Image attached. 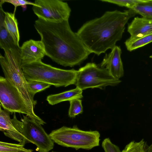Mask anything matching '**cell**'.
I'll return each instance as SVG.
<instances>
[{"label": "cell", "instance_id": "obj_1", "mask_svg": "<svg viewBox=\"0 0 152 152\" xmlns=\"http://www.w3.org/2000/svg\"><path fill=\"white\" fill-rule=\"evenodd\" d=\"M34 26L44 46L46 56L59 64L79 65L91 53L72 30L69 20L52 22L38 18Z\"/></svg>", "mask_w": 152, "mask_h": 152}, {"label": "cell", "instance_id": "obj_2", "mask_svg": "<svg viewBox=\"0 0 152 152\" xmlns=\"http://www.w3.org/2000/svg\"><path fill=\"white\" fill-rule=\"evenodd\" d=\"M137 14L131 9L107 11L85 23L76 33L88 50L99 56L113 49L120 40L129 20Z\"/></svg>", "mask_w": 152, "mask_h": 152}, {"label": "cell", "instance_id": "obj_3", "mask_svg": "<svg viewBox=\"0 0 152 152\" xmlns=\"http://www.w3.org/2000/svg\"><path fill=\"white\" fill-rule=\"evenodd\" d=\"M0 55V63L5 77L18 90L32 114L37 116L34 109L37 103L30 94L22 67L20 49L4 50Z\"/></svg>", "mask_w": 152, "mask_h": 152}, {"label": "cell", "instance_id": "obj_4", "mask_svg": "<svg viewBox=\"0 0 152 152\" xmlns=\"http://www.w3.org/2000/svg\"><path fill=\"white\" fill-rule=\"evenodd\" d=\"M22 67L27 81H41L57 87L74 84L77 72L73 69L65 70L55 67L42 61L22 64Z\"/></svg>", "mask_w": 152, "mask_h": 152}, {"label": "cell", "instance_id": "obj_5", "mask_svg": "<svg viewBox=\"0 0 152 152\" xmlns=\"http://www.w3.org/2000/svg\"><path fill=\"white\" fill-rule=\"evenodd\" d=\"M49 135L56 143L76 150H90L99 145L100 134L97 131H84L77 126H63L52 131Z\"/></svg>", "mask_w": 152, "mask_h": 152}, {"label": "cell", "instance_id": "obj_6", "mask_svg": "<svg viewBox=\"0 0 152 152\" xmlns=\"http://www.w3.org/2000/svg\"><path fill=\"white\" fill-rule=\"evenodd\" d=\"M121 81L106 68L88 63L77 70L74 84L82 90L89 88L102 89L108 86H116Z\"/></svg>", "mask_w": 152, "mask_h": 152}, {"label": "cell", "instance_id": "obj_7", "mask_svg": "<svg viewBox=\"0 0 152 152\" xmlns=\"http://www.w3.org/2000/svg\"><path fill=\"white\" fill-rule=\"evenodd\" d=\"M21 121L16 119L15 126L25 138L26 143L35 145L39 152H49L53 149L54 142L41 124L26 115H23Z\"/></svg>", "mask_w": 152, "mask_h": 152}, {"label": "cell", "instance_id": "obj_8", "mask_svg": "<svg viewBox=\"0 0 152 152\" xmlns=\"http://www.w3.org/2000/svg\"><path fill=\"white\" fill-rule=\"evenodd\" d=\"M0 106L10 113L24 114L41 124L46 123L33 115L26 105L18 89L5 77H0Z\"/></svg>", "mask_w": 152, "mask_h": 152}, {"label": "cell", "instance_id": "obj_9", "mask_svg": "<svg viewBox=\"0 0 152 152\" xmlns=\"http://www.w3.org/2000/svg\"><path fill=\"white\" fill-rule=\"evenodd\" d=\"M33 6L38 17L52 22L69 20L71 11L67 2L60 0H35Z\"/></svg>", "mask_w": 152, "mask_h": 152}, {"label": "cell", "instance_id": "obj_10", "mask_svg": "<svg viewBox=\"0 0 152 152\" xmlns=\"http://www.w3.org/2000/svg\"><path fill=\"white\" fill-rule=\"evenodd\" d=\"M22 64H28L42 61L46 56L44 44L40 40L30 39L25 41L20 47Z\"/></svg>", "mask_w": 152, "mask_h": 152}, {"label": "cell", "instance_id": "obj_11", "mask_svg": "<svg viewBox=\"0 0 152 152\" xmlns=\"http://www.w3.org/2000/svg\"><path fill=\"white\" fill-rule=\"evenodd\" d=\"M108 54H106L100 66L106 68L115 78L119 79L124 75L121 58L122 51L120 46L116 45Z\"/></svg>", "mask_w": 152, "mask_h": 152}, {"label": "cell", "instance_id": "obj_12", "mask_svg": "<svg viewBox=\"0 0 152 152\" xmlns=\"http://www.w3.org/2000/svg\"><path fill=\"white\" fill-rule=\"evenodd\" d=\"M0 107V131L6 136L17 141L24 146L25 140L22 134L16 128L13 119H11L10 112L2 110Z\"/></svg>", "mask_w": 152, "mask_h": 152}, {"label": "cell", "instance_id": "obj_13", "mask_svg": "<svg viewBox=\"0 0 152 152\" xmlns=\"http://www.w3.org/2000/svg\"><path fill=\"white\" fill-rule=\"evenodd\" d=\"M127 31L132 38H138L152 33V20L136 17L129 23Z\"/></svg>", "mask_w": 152, "mask_h": 152}, {"label": "cell", "instance_id": "obj_14", "mask_svg": "<svg viewBox=\"0 0 152 152\" xmlns=\"http://www.w3.org/2000/svg\"><path fill=\"white\" fill-rule=\"evenodd\" d=\"M0 47L4 50H19L20 47L15 43L7 29L4 23V14L2 5L0 4Z\"/></svg>", "mask_w": 152, "mask_h": 152}, {"label": "cell", "instance_id": "obj_15", "mask_svg": "<svg viewBox=\"0 0 152 152\" xmlns=\"http://www.w3.org/2000/svg\"><path fill=\"white\" fill-rule=\"evenodd\" d=\"M82 93V90L76 87L73 89L49 95L47 96L46 100L49 104L54 105L64 101H69L75 98L81 99L83 97Z\"/></svg>", "mask_w": 152, "mask_h": 152}, {"label": "cell", "instance_id": "obj_16", "mask_svg": "<svg viewBox=\"0 0 152 152\" xmlns=\"http://www.w3.org/2000/svg\"><path fill=\"white\" fill-rule=\"evenodd\" d=\"M4 23L5 27L15 43L20 47V35L18 23L15 14L4 11Z\"/></svg>", "mask_w": 152, "mask_h": 152}, {"label": "cell", "instance_id": "obj_17", "mask_svg": "<svg viewBox=\"0 0 152 152\" xmlns=\"http://www.w3.org/2000/svg\"><path fill=\"white\" fill-rule=\"evenodd\" d=\"M152 42V33L142 37L132 38L130 37L124 42L127 50L132 51L143 47Z\"/></svg>", "mask_w": 152, "mask_h": 152}, {"label": "cell", "instance_id": "obj_18", "mask_svg": "<svg viewBox=\"0 0 152 152\" xmlns=\"http://www.w3.org/2000/svg\"><path fill=\"white\" fill-rule=\"evenodd\" d=\"M131 9L143 17L152 20V0H145Z\"/></svg>", "mask_w": 152, "mask_h": 152}, {"label": "cell", "instance_id": "obj_19", "mask_svg": "<svg viewBox=\"0 0 152 152\" xmlns=\"http://www.w3.org/2000/svg\"><path fill=\"white\" fill-rule=\"evenodd\" d=\"M31 149H26L24 145L1 141L0 152H32Z\"/></svg>", "mask_w": 152, "mask_h": 152}, {"label": "cell", "instance_id": "obj_20", "mask_svg": "<svg viewBox=\"0 0 152 152\" xmlns=\"http://www.w3.org/2000/svg\"><path fill=\"white\" fill-rule=\"evenodd\" d=\"M27 84L29 92L33 98L34 95L37 93L43 91L51 86L44 82L35 80L28 81Z\"/></svg>", "mask_w": 152, "mask_h": 152}, {"label": "cell", "instance_id": "obj_21", "mask_svg": "<svg viewBox=\"0 0 152 152\" xmlns=\"http://www.w3.org/2000/svg\"><path fill=\"white\" fill-rule=\"evenodd\" d=\"M69 102L70 105L68 115L70 117L75 118L76 115L82 113L83 109L80 99L75 98Z\"/></svg>", "mask_w": 152, "mask_h": 152}, {"label": "cell", "instance_id": "obj_22", "mask_svg": "<svg viewBox=\"0 0 152 152\" xmlns=\"http://www.w3.org/2000/svg\"><path fill=\"white\" fill-rule=\"evenodd\" d=\"M146 143L143 139L138 142L132 141L126 145L122 152H145Z\"/></svg>", "mask_w": 152, "mask_h": 152}, {"label": "cell", "instance_id": "obj_23", "mask_svg": "<svg viewBox=\"0 0 152 152\" xmlns=\"http://www.w3.org/2000/svg\"><path fill=\"white\" fill-rule=\"evenodd\" d=\"M144 0H101L100 1L114 4L119 6L131 9L137 4L144 2Z\"/></svg>", "mask_w": 152, "mask_h": 152}, {"label": "cell", "instance_id": "obj_24", "mask_svg": "<svg viewBox=\"0 0 152 152\" xmlns=\"http://www.w3.org/2000/svg\"><path fill=\"white\" fill-rule=\"evenodd\" d=\"M102 146L105 152H122L119 147L113 144L108 138L103 140L102 143Z\"/></svg>", "mask_w": 152, "mask_h": 152}, {"label": "cell", "instance_id": "obj_25", "mask_svg": "<svg viewBox=\"0 0 152 152\" xmlns=\"http://www.w3.org/2000/svg\"><path fill=\"white\" fill-rule=\"evenodd\" d=\"M5 2L11 3L15 7L13 13L15 14L16 9L17 7L21 6L22 7L26 6L27 5H34V2H32L26 0H1L0 3L3 4Z\"/></svg>", "mask_w": 152, "mask_h": 152}, {"label": "cell", "instance_id": "obj_26", "mask_svg": "<svg viewBox=\"0 0 152 152\" xmlns=\"http://www.w3.org/2000/svg\"><path fill=\"white\" fill-rule=\"evenodd\" d=\"M150 58H152V55L150 56Z\"/></svg>", "mask_w": 152, "mask_h": 152}, {"label": "cell", "instance_id": "obj_27", "mask_svg": "<svg viewBox=\"0 0 152 152\" xmlns=\"http://www.w3.org/2000/svg\"></svg>", "mask_w": 152, "mask_h": 152}]
</instances>
